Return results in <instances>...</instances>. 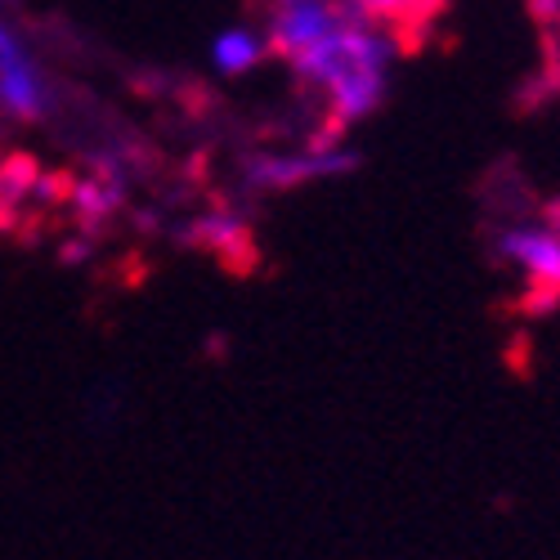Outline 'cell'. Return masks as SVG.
<instances>
[{
    "instance_id": "8",
    "label": "cell",
    "mask_w": 560,
    "mask_h": 560,
    "mask_svg": "<svg viewBox=\"0 0 560 560\" xmlns=\"http://www.w3.org/2000/svg\"><path fill=\"white\" fill-rule=\"evenodd\" d=\"M529 10L538 14V23H542V27L560 32V0H529Z\"/></svg>"
},
{
    "instance_id": "6",
    "label": "cell",
    "mask_w": 560,
    "mask_h": 560,
    "mask_svg": "<svg viewBox=\"0 0 560 560\" xmlns=\"http://www.w3.org/2000/svg\"><path fill=\"white\" fill-rule=\"evenodd\" d=\"M207 59H211V68H215V77H252L265 59H273L269 55V40H265V32L260 27H252V23H229V27H220L215 36H211V50H207Z\"/></svg>"
},
{
    "instance_id": "7",
    "label": "cell",
    "mask_w": 560,
    "mask_h": 560,
    "mask_svg": "<svg viewBox=\"0 0 560 560\" xmlns=\"http://www.w3.org/2000/svg\"><path fill=\"white\" fill-rule=\"evenodd\" d=\"M346 5L354 14H363L368 23L395 32L408 45L417 32H427L440 19V10L448 5V0H346Z\"/></svg>"
},
{
    "instance_id": "4",
    "label": "cell",
    "mask_w": 560,
    "mask_h": 560,
    "mask_svg": "<svg viewBox=\"0 0 560 560\" xmlns=\"http://www.w3.org/2000/svg\"><path fill=\"white\" fill-rule=\"evenodd\" d=\"M359 162V153L341 149L337 139H305L301 149L292 153H265V158H252L243 179L252 194H288V189H301V184H314V179H328V175H341Z\"/></svg>"
},
{
    "instance_id": "10",
    "label": "cell",
    "mask_w": 560,
    "mask_h": 560,
    "mask_svg": "<svg viewBox=\"0 0 560 560\" xmlns=\"http://www.w3.org/2000/svg\"><path fill=\"white\" fill-rule=\"evenodd\" d=\"M5 5H14V0H0V10H5Z\"/></svg>"
},
{
    "instance_id": "5",
    "label": "cell",
    "mask_w": 560,
    "mask_h": 560,
    "mask_svg": "<svg viewBox=\"0 0 560 560\" xmlns=\"http://www.w3.org/2000/svg\"><path fill=\"white\" fill-rule=\"evenodd\" d=\"M346 14V0H265L260 32L269 40V55L292 63L305 50H314L328 32H337Z\"/></svg>"
},
{
    "instance_id": "2",
    "label": "cell",
    "mask_w": 560,
    "mask_h": 560,
    "mask_svg": "<svg viewBox=\"0 0 560 560\" xmlns=\"http://www.w3.org/2000/svg\"><path fill=\"white\" fill-rule=\"evenodd\" d=\"M493 256L525 278V305L551 310L560 301V211H516L489 233Z\"/></svg>"
},
{
    "instance_id": "1",
    "label": "cell",
    "mask_w": 560,
    "mask_h": 560,
    "mask_svg": "<svg viewBox=\"0 0 560 560\" xmlns=\"http://www.w3.org/2000/svg\"><path fill=\"white\" fill-rule=\"evenodd\" d=\"M399 50H404V40L395 32L368 23L363 14L350 10L337 32H328L314 50L288 63L301 90L323 113V135L341 139V130H350L354 121L382 108Z\"/></svg>"
},
{
    "instance_id": "3",
    "label": "cell",
    "mask_w": 560,
    "mask_h": 560,
    "mask_svg": "<svg viewBox=\"0 0 560 560\" xmlns=\"http://www.w3.org/2000/svg\"><path fill=\"white\" fill-rule=\"evenodd\" d=\"M55 113V77L45 72L32 36L0 14V117L32 126Z\"/></svg>"
},
{
    "instance_id": "9",
    "label": "cell",
    "mask_w": 560,
    "mask_h": 560,
    "mask_svg": "<svg viewBox=\"0 0 560 560\" xmlns=\"http://www.w3.org/2000/svg\"><path fill=\"white\" fill-rule=\"evenodd\" d=\"M556 40H560V32H556ZM556 77H560V55H556Z\"/></svg>"
}]
</instances>
